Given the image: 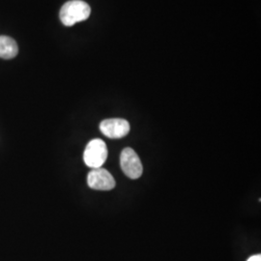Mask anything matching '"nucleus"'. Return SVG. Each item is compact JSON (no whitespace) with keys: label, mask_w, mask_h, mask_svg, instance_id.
<instances>
[{"label":"nucleus","mask_w":261,"mask_h":261,"mask_svg":"<svg viewBox=\"0 0 261 261\" xmlns=\"http://www.w3.org/2000/svg\"><path fill=\"white\" fill-rule=\"evenodd\" d=\"M120 166L124 174L130 179H139L142 175L143 167L140 157L137 152L130 147L122 151Z\"/></svg>","instance_id":"7ed1b4c3"},{"label":"nucleus","mask_w":261,"mask_h":261,"mask_svg":"<svg viewBox=\"0 0 261 261\" xmlns=\"http://www.w3.org/2000/svg\"><path fill=\"white\" fill-rule=\"evenodd\" d=\"M90 13V6L86 2L83 0H71L62 6L59 17L64 25L72 27L76 22L88 19Z\"/></svg>","instance_id":"f257e3e1"},{"label":"nucleus","mask_w":261,"mask_h":261,"mask_svg":"<svg viewBox=\"0 0 261 261\" xmlns=\"http://www.w3.org/2000/svg\"><path fill=\"white\" fill-rule=\"evenodd\" d=\"M247 261H261V255L260 254L252 255V256H251Z\"/></svg>","instance_id":"0eeeda50"},{"label":"nucleus","mask_w":261,"mask_h":261,"mask_svg":"<svg viewBox=\"0 0 261 261\" xmlns=\"http://www.w3.org/2000/svg\"><path fill=\"white\" fill-rule=\"evenodd\" d=\"M108 155L109 151L106 142L100 139H95L90 140L86 145L84 153V163L92 169L102 168L108 159Z\"/></svg>","instance_id":"f03ea898"},{"label":"nucleus","mask_w":261,"mask_h":261,"mask_svg":"<svg viewBox=\"0 0 261 261\" xmlns=\"http://www.w3.org/2000/svg\"><path fill=\"white\" fill-rule=\"evenodd\" d=\"M130 129L129 122L121 118L107 119L100 124L101 132L107 138L112 140H119L126 137Z\"/></svg>","instance_id":"39448f33"},{"label":"nucleus","mask_w":261,"mask_h":261,"mask_svg":"<svg viewBox=\"0 0 261 261\" xmlns=\"http://www.w3.org/2000/svg\"><path fill=\"white\" fill-rule=\"evenodd\" d=\"M87 184L93 190L98 191H111L116 185L115 180L105 168H94L87 176Z\"/></svg>","instance_id":"20e7f679"},{"label":"nucleus","mask_w":261,"mask_h":261,"mask_svg":"<svg viewBox=\"0 0 261 261\" xmlns=\"http://www.w3.org/2000/svg\"><path fill=\"white\" fill-rule=\"evenodd\" d=\"M19 53L17 42L9 36H0V58L12 59Z\"/></svg>","instance_id":"423d86ee"}]
</instances>
